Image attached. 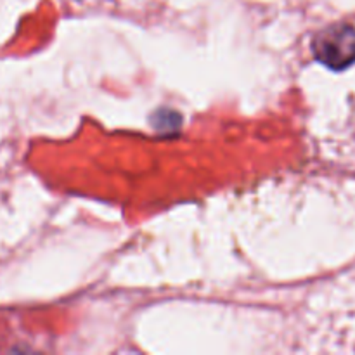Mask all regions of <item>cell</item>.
Here are the masks:
<instances>
[{
	"label": "cell",
	"instance_id": "6da1fadb",
	"mask_svg": "<svg viewBox=\"0 0 355 355\" xmlns=\"http://www.w3.org/2000/svg\"><path fill=\"white\" fill-rule=\"evenodd\" d=\"M312 54L321 64L343 71L355 64V28L352 24H331L312 38Z\"/></svg>",
	"mask_w": 355,
	"mask_h": 355
}]
</instances>
